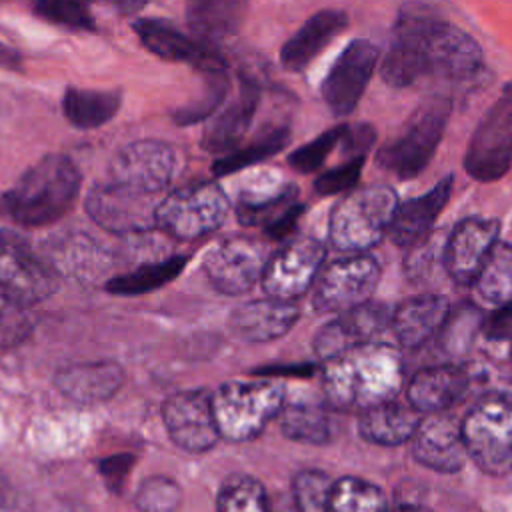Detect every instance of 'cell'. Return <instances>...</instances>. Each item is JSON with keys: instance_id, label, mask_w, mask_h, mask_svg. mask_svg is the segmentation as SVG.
Masks as SVG:
<instances>
[{"instance_id": "obj_36", "label": "cell", "mask_w": 512, "mask_h": 512, "mask_svg": "<svg viewBox=\"0 0 512 512\" xmlns=\"http://www.w3.org/2000/svg\"><path fill=\"white\" fill-rule=\"evenodd\" d=\"M288 140H290V132L286 128H276L272 132H266L264 136L256 138L252 144L238 146L236 150L218 158L212 164V172L216 176H226V174L244 170L248 166H254V164L274 156L276 152H280L288 144Z\"/></svg>"}, {"instance_id": "obj_8", "label": "cell", "mask_w": 512, "mask_h": 512, "mask_svg": "<svg viewBox=\"0 0 512 512\" xmlns=\"http://www.w3.org/2000/svg\"><path fill=\"white\" fill-rule=\"evenodd\" d=\"M228 210V196L216 182H194L160 200L156 226L178 240H196L218 230Z\"/></svg>"}, {"instance_id": "obj_12", "label": "cell", "mask_w": 512, "mask_h": 512, "mask_svg": "<svg viewBox=\"0 0 512 512\" xmlns=\"http://www.w3.org/2000/svg\"><path fill=\"white\" fill-rule=\"evenodd\" d=\"M380 280V266L372 256L354 254L330 262L314 284V308L318 312H348L370 302Z\"/></svg>"}, {"instance_id": "obj_24", "label": "cell", "mask_w": 512, "mask_h": 512, "mask_svg": "<svg viewBox=\"0 0 512 512\" xmlns=\"http://www.w3.org/2000/svg\"><path fill=\"white\" fill-rule=\"evenodd\" d=\"M450 302L440 294H418L392 310L390 328L404 348H418L448 322Z\"/></svg>"}, {"instance_id": "obj_21", "label": "cell", "mask_w": 512, "mask_h": 512, "mask_svg": "<svg viewBox=\"0 0 512 512\" xmlns=\"http://www.w3.org/2000/svg\"><path fill=\"white\" fill-rule=\"evenodd\" d=\"M412 454L430 470L444 474L460 470L468 456L460 422L442 412L428 414L412 436Z\"/></svg>"}, {"instance_id": "obj_28", "label": "cell", "mask_w": 512, "mask_h": 512, "mask_svg": "<svg viewBox=\"0 0 512 512\" xmlns=\"http://www.w3.org/2000/svg\"><path fill=\"white\" fill-rule=\"evenodd\" d=\"M298 306L284 300H252L230 314V328L248 342H268L284 336L298 320Z\"/></svg>"}, {"instance_id": "obj_14", "label": "cell", "mask_w": 512, "mask_h": 512, "mask_svg": "<svg viewBox=\"0 0 512 512\" xmlns=\"http://www.w3.org/2000/svg\"><path fill=\"white\" fill-rule=\"evenodd\" d=\"M380 58L376 44L356 38L346 44L322 80L320 94L336 116L350 114L360 102Z\"/></svg>"}, {"instance_id": "obj_33", "label": "cell", "mask_w": 512, "mask_h": 512, "mask_svg": "<svg viewBox=\"0 0 512 512\" xmlns=\"http://www.w3.org/2000/svg\"><path fill=\"white\" fill-rule=\"evenodd\" d=\"M472 286L488 304H512V244H494Z\"/></svg>"}, {"instance_id": "obj_10", "label": "cell", "mask_w": 512, "mask_h": 512, "mask_svg": "<svg viewBox=\"0 0 512 512\" xmlns=\"http://www.w3.org/2000/svg\"><path fill=\"white\" fill-rule=\"evenodd\" d=\"M176 166L174 150L158 140H138L120 148L106 170V182L132 194L158 200Z\"/></svg>"}, {"instance_id": "obj_41", "label": "cell", "mask_w": 512, "mask_h": 512, "mask_svg": "<svg viewBox=\"0 0 512 512\" xmlns=\"http://www.w3.org/2000/svg\"><path fill=\"white\" fill-rule=\"evenodd\" d=\"M34 320L22 304L14 302L0 290V348L20 344L30 336Z\"/></svg>"}, {"instance_id": "obj_37", "label": "cell", "mask_w": 512, "mask_h": 512, "mask_svg": "<svg viewBox=\"0 0 512 512\" xmlns=\"http://www.w3.org/2000/svg\"><path fill=\"white\" fill-rule=\"evenodd\" d=\"M216 508L218 512H268L266 490L252 476H232L222 484Z\"/></svg>"}, {"instance_id": "obj_19", "label": "cell", "mask_w": 512, "mask_h": 512, "mask_svg": "<svg viewBox=\"0 0 512 512\" xmlns=\"http://www.w3.org/2000/svg\"><path fill=\"white\" fill-rule=\"evenodd\" d=\"M500 224L490 218L462 220L442 248V264L458 284H474L490 250L498 242Z\"/></svg>"}, {"instance_id": "obj_42", "label": "cell", "mask_w": 512, "mask_h": 512, "mask_svg": "<svg viewBox=\"0 0 512 512\" xmlns=\"http://www.w3.org/2000/svg\"><path fill=\"white\" fill-rule=\"evenodd\" d=\"M342 130H344V126L330 128V130L322 132L320 136H316L314 140L306 142L304 146L296 148L294 152H290L288 164L300 174H310V172L318 170L322 166V162L326 160V156L334 150V146L340 144Z\"/></svg>"}, {"instance_id": "obj_5", "label": "cell", "mask_w": 512, "mask_h": 512, "mask_svg": "<svg viewBox=\"0 0 512 512\" xmlns=\"http://www.w3.org/2000/svg\"><path fill=\"white\" fill-rule=\"evenodd\" d=\"M284 386L276 380L224 382L210 398L220 438L244 442L258 436L284 406Z\"/></svg>"}, {"instance_id": "obj_30", "label": "cell", "mask_w": 512, "mask_h": 512, "mask_svg": "<svg viewBox=\"0 0 512 512\" xmlns=\"http://www.w3.org/2000/svg\"><path fill=\"white\" fill-rule=\"evenodd\" d=\"M284 436L304 444H326L332 438L334 422L320 402H286L278 414Z\"/></svg>"}, {"instance_id": "obj_17", "label": "cell", "mask_w": 512, "mask_h": 512, "mask_svg": "<svg viewBox=\"0 0 512 512\" xmlns=\"http://www.w3.org/2000/svg\"><path fill=\"white\" fill-rule=\"evenodd\" d=\"M162 418L172 442L186 452H206L220 438L212 398L204 390L172 394L162 406Z\"/></svg>"}, {"instance_id": "obj_16", "label": "cell", "mask_w": 512, "mask_h": 512, "mask_svg": "<svg viewBox=\"0 0 512 512\" xmlns=\"http://www.w3.org/2000/svg\"><path fill=\"white\" fill-rule=\"evenodd\" d=\"M160 200L144 198L106 180L96 182L86 196L88 216L108 232L140 234L156 226Z\"/></svg>"}, {"instance_id": "obj_2", "label": "cell", "mask_w": 512, "mask_h": 512, "mask_svg": "<svg viewBox=\"0 0 512 512\" xmlns=\"http://www.w3.org/2000/svg\"><path fill=\"white\" fill-rule=\"evenodd\" d=\"M402 384V360L384 342H366L326 360L322 388L334 408L368 410L394 400Z\"/></svg>"}, {"instance_id": "obj_47", "label": "cell", "mask_w": 512, "mask_h": 512, "mask_svg": "<svg viewBox=\"0 0 512 512\" xmlns=\"http://www.w3.org/2000/svg\"><path fill=\"white\" fill-rule=\"evenodd\" d=\"M482 330L488 340H494V342L512 340V304L498 306V310L486 318Z\"/></svg>"}, {"instance_id": "obj_26", "label": "cell", "mask_w": 512, "mask_h": 512, "mask_svg": "<svg viewBox=\"0 0 512 512\" xmlns=\"http://www.w3.org/2000/svg\"><path fill=\"white\" fill-rule=\"evenodd\" d=\"M260 102V86L252 78H240L236 98L208 124L202 136V146L208 152L228 154L238 148L248 132Z\"/></svg>"}, {"instance_id": "obj_34", "label": "cell", "mask_w": 512, "mask_h": 512, "mask_svg": "<svg viewBox=\"0 0 512 512\" xmlns=\"http://www.w3.org/2000/svg\"><path fill=\"white\" fill-rule=\"evenodd\" d=\"M186 266V256H172L162 262H152L124 276H116L106 284V290L120 296H136L152 292L174 280Z\"/></svg>"}, {"instance_id": "obj_44", "label": "cell", "mask_w": 512, "mask_h": 512, "mask_svg": "<svg viewBox=\"0 0 512 512\" xmlns=\"http://www.w3.org/2000/svg\"><path fill=\"white\" fill-rule=\"evenodd\" d=\"M364 166V158H352L346 160L344 164L320 174L314 180V190L318 196H332L340 192H348L356 186L360 180V172Z\"/></svg>"}, {"instance_id": "obj_48", "label": "cell", "mask_w": 512, "mask_h": 512, "mask_svg": "<svg viewBox=\"0 0 512 512\" xmlns=\"http://www.w3.org/2000/svg\"><path fill=\"white\" fill-rule=\"evenodd\" d=\"M302 212H304V206H302V204H296V206L290 208L278 222H274L270 228H266V234H268L270 238H274V240H284L286 236H290V234L294 232V228H296V224H298Z\"/></svg>"}, {"instance_id": "obj_39", "label": "cell", "mask_w": 512, "mask_h": 512, "mask_svg": "<svg viewBox=\"0 0 512 512\" xmlns=\"http://www.w3.org/2000/svg\"><path fill=\"white\" fill-rule=\"evenodd\" d=\"M332 480L322 470H302L294 476L292 496L296 512H326Z\"/></svg>"}, {"instance_id": "obj_9", "label": "cell", "mask_w": 512, "mask_h": 512, "mask_svg": "<svg viewBox=\"0 0 512 512\" xmlns=\"http://www.w3.org/2000/svg\"><path fill=\"white\" fill-rule=\"evenodd\" d=\"M60 278L20 234L0 230V290L30 308L58 292Z\"/></svg>"}, {"instance_id": "obj_22", "label": "cell", "mask_w": 512, "mask_h": 512, "mask_svg": "<svg viewBox=\"0 0 512 512\" xmlns=\"http://www.w3.org/2000/svg\"><path fill=\"white\" fill-rule=\"evenodd\" d=\"M454 178L448 174L438 184H434L426 194L416 196L404 204H398L392 222L388 226V236L398 246H416L434 228L436 218L442 214L450 200Z\"/></svg>"}, {"instance_id": "obj_31", "label": "cell", "mask_w": 512, "mask_h": 512, "mask_svg": "<svg viewBox=\"0 0 512 512\" xmlns=\"http://www.w3.org/2000/svg\"><path fill=\"white\" fill-rule=\"evenodd\" d=\"M120 108L118 92L68 88L62 98V110L76 128L90 130L106 124Z\"/></svg>"}, {"instance_id": "obj_15", "label": "cell", "mask_w": 512, "mask_h": 512, "mask_svg": "<svg viewBox=\"0 0 512 512\" xmlns=\"http://www.w3.org/2000/svg\"><path fill=\"white\" fill-rule=\"evenodd\" d=\"M266 262V250L260 242L232 236L210 248L204 258V272L218 292L238 296L262 280Z\"/></svg>"}, {"instance_id": "obj_27", "label": "cell", "mask_w": 512, "mask_h": 512, "mask_svg": "<svg viewBox=\"0 0 512 512\" xmlns=\"http://www.w3.org/2000/svg\"><path fill=\"white\" fill-rule=\"evenodd\" d=\"M348 26V14L324 8L312 14L282 46L280 62L290 72L304 70Z\"/></svg>"}, {"instance_id": "obj_6", "label": "cell", "mask_w": 512, "mask_h": 512, "mask_svg": "<svg viewBox=\"0 0 512 512\" xmlns=\"http://www.w3.org/2000/svg\"><path fill=\"white\" fill-rule=\"evenodd\" d=\"M452 112V100L446 96L426 98L408 118L404 130L390 142H386L376 156L380 168L392 172L400 180L416 178L434 156L448 118Z\"/></svg>"}, {"instance_id": "obj_25", "label": "cell", "mask_w": 512, "mask_h": 512, "mask_svg": "<svg viewBox=\"0 0 512 512\" xmlns=\"http://www.w3.org/2000/svg\"><path fill=\"white\" fill-rule=\"evenodd\" d=\"M56 388L78 404H96L112 398L124 384V370L110 360L80 362L56 372Z\"/></svg>"}, {"instance_id": "obj_1", "label": "cell", "mask_w": 512, "mask_h": 512, "mask_svg": "<svg viewBox=\"0 0 512 512\" xmlns=\"http://www.w3.org/2000/svg\"><path fill=\"white\" fill-rule=\"evenodd\" d=\"M482 66L478 42L462 28L424 12H402L382 58V80L406 88L424 76L464 80Z\"/></svg>"}, {"instance_id": "obj_50", "label": "cell", "mask_w": 512, "mask_h": 512, "mask_svg": "<svg viewBox=\"0 0 512 512\" xmlns=\"http://www.w3.org/2000/svg\"><path fill=\"white\" fill-rule=\"evenodd\" d=\"M388 512H428V510H424V508H420V506L402 504V506H398V508H394V510H388Z\"/></svg>"}, {"instance_id": "obj_38", "label": "cell", "mask_w": 512, "mask_h": 512, "mask_svg": "<svg viewBox=\"0 0 512 512\" xmlns=\"http://www.w3.org/2000/svg\"><path fill=\"white\" fill-rule=\"evenodd\" d=\"M298 188L292 184H286L276 196L260 200V202H244L240 200L236 206V218L244 226H264L270 228L274 222H278L290 208H294L298 202Z\"/></svg>"}, {"instance_id": "obj_3", "label": "cell", "mask_w": 512, "mask_h": 512, "mask_svg": "<svg viewBox=\"0 0 512 512\" xmlns=\"http://www.w3.org/2000/svg\"><path fill=\"white\" fill-rule=\"evenodd\" d=\"M80 184L82 176L70 158L62 154L44 156L4 194V210L26 228L54 224L74 206Z\"/></svg>"}, {"instance_id": "obj_49", "label": "cell", "mask_w": 512, "mask_h": 512, "mask_svg": "<svg viewBox=\"0 0 512 512\" xmlns=\"http://www.w3.org/2000/svg\"><path fill=\"white\" fill-rule=\"evenodd\" d=\"M12 506V496L6 482L0 478V512H8Z\"/></svg>"}, {"instance_id": "obj_40", "label": "cell", "mask_w": 512, "mask_h": 512, "mask_svg": "<svg viewBox=\"0 0 512 512\" xmlns=\"http://www.w3.org/2000/svg\"><path fill=\"white\" fill-rule=\"evenodd\" d=\"M140 512H176L180 506V488L164 476H152L142 482L136 494Z\"/></svg>"}, {"instance_id": "obj_13", "label": "cell", "mask_w": 512, "mask_h": 512, "mask_svg": "<svg viewBox=\"0 0 512 512\" xmlns=\"http://www.w3.org/2000/svg\"><path fill=\"white\" fill-rule=\"evenodd\" d=\"M326 256V246L314 236H296L266 262L262 286L268 298L292 302L316 280Z\"/></svg>"}, {"instance_id": "obj_29", "label": "cell", "mask_w": 512, "mask_h": 512, "mask_svg": "<svg viewBox=\"0 0 512 512\" xmlns=\"http://www.w3.org/2000/svg\"><path fill=\"white\" fill-rule=\"evenodd\" d=\"M420 424V414L410 404L388 400L360 414L358 432L364 440L378 446H398L412 440Z\"/></svg>"}, {"instance_id": "obj_43", "label": "cell", "mask_w": 512, "mask_h": 512, "mask_svg": "<svg viewBox=\"0 0 512 512\" xmlns=\"http://www.w3.org/2000/svg\"><path fill=\"white\" fill-rule=\"evenodd\" d=\"M34 12L58 26L74 28V30H92L94 20L86 4L80 2H60V0H44L34 4Z\"/></svg>"}, {"instance_id": "obj_35", "label": "cell", "mask_w": 512, "mask_h": 512, "mask_svg": "<svg viewBox=\"0 0 512 512\" xmlns=\"http://www.w3.org/2000/svg\"><path fill=\"white\" fill-rule=\"evenodd\" d=\"M326 512H388L384 492L362 478L346 476L332 484Z\"/></svg>"}, {"instance_id": "obj_11", "label": "cell", "mask_w": 512, "mask_h": 512, "mask_svg": "<svg viewBox=\"0 0 512 512\" xmlns=\"http://www.w3.org/2000/svg\"><path fill=\"white\" fill-rule=\"evenodd\" d=\"M510 168L512 92H506L478 122L464 154V170L478 182H492L502 178Z\"/></svg>"}, {"instance_id": "obj_4", "label": "cell", "mask_w": 512, "mask_h": 512, "mask_svg": "<svg viewBox=\"0 0 512 512\" xmlns=\"http://www.w3.org/2000/svg\"><path fill=\"white\" fill-rule=\"evenodd\" d=\"M398 198L390 186L370 184L348 192L330 214V242L340 252L362 254L388 232Z\"/></svg>"}, {"instance_id": "obj_32", "label": "cell", "mask_w": 512, "mask_h": 512, "mask_svg": "<svg viewBox=\"0 0 512 512\" xmlns=\"http://www.w3.org/2000/svg\"><path fill=\"white\" fill-rule=\"evenodd\" d=\"M246 4L242 2H194L188 6V26L196 32L200 42L230 36L238 30L244 18Z\"/></svg>"}, {"instance_id": "obj_46", "label": "cell", "mask_w": 512, "mask_h": 512, "mask_svg": "<svg viewBox=\"0 0 512 512\" xmlns=\"http://www.w3.org/2000/svg\"><path fill=\"white\" fill-rule=\"evenodd\" d=\"M374 140H376V130L370 124H354V126L344 124V130L340 136V144L348 160L364 158L366 150L374 144Z\"/></svg>"}, {"instance_id": "obj_23", "label": "cell", "mask_w": 512, "mask_h": 512, "mask_svg": "<svg viewBox=\"0 0 512 512\" xmlns=\"http://www.w3.org/2000/svg\"><path fill=\"white\" fill-rule=\"evenodd\" d=\"M470 388V374L452 364L418 370L408 384V404L418 414H438L458 402Z\"/></svg>"}, {"instance_id": "obj_45", "label": "cell", "mask_w": 512, "mask_h": 512, "mask_svg": "<svg viewBox=\"0 0 512 512\" xmlns=\"http://www.w3.org/2000/svg\"><path fill=\"white\" fill-rule=\"evenodd\" d=\"M226 92H228L226 74H224V72H214L206 96H204L200 102L190 104V106L178 110L176 120H178L180 124H192V122H198L200 118H206L208 114H212V110H216V108L222 104Z\"/></svg>"}, {"instance_id": "obj_18", "label": "cell", "mask_w": 512, "mask_h": 512, "mask_svg": "<svg viewBox=\"0 0 512 512\" xmlns=\"http://www.w3.org/2000/svg\"><path fill=\"white\" fill-rule=\"evenodd\" d=\"M392 310L394 308L384 302H366L340 314L336 320L324 324L316 332L312 340L316 356L322 360H330L344 350L374 342V336L390 326Z\"/></svg>"}, {"instance_id": "obj_7", "label": "cell", "mask_w": 512, "mask_h": 512, "mask_svg": "<svg viewBox=\"0 0 512 512\" xmlns=\"http://www.w3.org/2000/svg\"><path fill=\"white\" fill-rule=\"evenodd\" d=\"M460 426L466 454L480 470L492 476L512 472V396H482Z\"/></svg>"}, {"instance_id": "obj_20", "label": "cell", "mask_w": 512, "mask_h": 512, "mask_svg": "<svg viewBox=\"0 0 512 512\" xmlns=\"http://www.w3.org/2000/svg\"><path fill=\"white\" fill-rule=\"evenodd\" d=\"M134 30L140 42L158 58L170 62H188L206 74L224 72L226 68V60L214 46L186 36L164 20L140 18L134 22Z\"/></svg>"}]
</instances>
